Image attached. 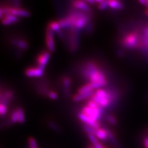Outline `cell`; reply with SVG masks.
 <instances>
[{
    "instance_id": "obj_1",
    "label": "cell",
    "mask_w": 148,
    "mask_h": 148,
    "mask_svg": "<svg viewBox=\"0 0 148 148\" xmlns=\"http://www.w3.org/2000/svg\"><path fill=\"white\" fill-rule=\"evenodd\" d=\"M83 75L89 80L94 89H99L108 83L104 72L100 70L98 65L93 62L90 61L85 64Z\"/></svg>"
},
{
    "instance_id": "obj_2",
    "label": "cell",
    "mask_w": 148,
    "mask_h": 148,
    "mask_svg": "<svg viewBox=\"0 0 148 148\" xmlns=\"http://www.w3.org/2000/svg\"><path fill=\"white\" fill-rule=\"evenodd\" d=\"M90 98L96 104L104 108H108L111 104L113 103L115 96L112 92L99 88L95 92Z\"/></svg>"
},
{
    "instance_id": "obj_3",
    "label": "cell",
    "mask_w": 148,
    "mask_h": 148,
    "mask_svg": "<svg viewBox=\"0 0 148 148\" xmlns=\"http://www.w3.org/2000/svg\"><path fill=\"white\" fill-rule=\"evenodd\" d=\"M140 40L138 32L137 31H133L123 36L121 40V44L124 48L127 49H135L140 46Z\"/></svg>"
},
{
    "instance_id": "obj_4",
    "label": "cell",
    "mask_w": 148,
    "mask_h": 148,
    "mask_svg": "<svg viewBox=\"0 0 148 148\" xmlns=\"http://www.w3.org/2000/svg\"><path fill=\"white\" fill-rule=\"evenodd\" d=\"M6 14H10L13 16L16 17H30V13L26 9H24L21 8H16V7H10V6H4L1 7L0 8V17L3 18L4 15Z\"/></svg>"
},
{
    "instance_id": "obj_5",
    "label": "cell",
    "mask_w": 148,
    "mask_h": 148,
    "mask_svg": "<svg viewBox=\"0 0 148 148\" xmlns=\"http://www.w3.org/2000/svg\"><path fill=\"white\" fill-rule=\"evenodd\" d=\"M54 32L48 25L46 29L45 42L49 52H54L55 50V44L54 41Z\"/></svg>"
},
{
    "instance_id": "obj_6",
    "label": "cell",
    "mask_w": 148,
    "mask_h": 148,
    "mask_svg": "<svg viewBox=\"0 0 148 148\" xmlns=\"http://www.w3.org/2000/svg\"><path fill=\"white\" fill-rule=\"evenodd\" d=\"M51 54L49 51H45L40 53L38 56L36 57V64L37 67L40 68L41 70L44 71L46 64L48 63L50 58Z\"/></svg>"
},
{
    "instance_id": "obj_7",
    "label": "cell",
    "mask_w": 148,
    "mask_h": 148,
    "mask_svg": "<svg viewBox=\"0 0 148 148\" xmlns=\"http://www.w3.org/2000/svg\"><path fill=\"white\" fill-rule=\"evenodd\" d=\"M78 117L84 124L88 125L92 127L95 130H98L100 128V124L99 122L95 121V120L91 119L89 117H88L87 115H86L85 114L82 113V112L78 114Z\"/></svg>"
},
{
    "instance_id": "obj_8",
    "label": "cell",
    "mask_w": 148,
    "mask_h": 148,
    "mask_svg": "<svg viewBox=\"0 0 148 148\" xmlns=\"http://www.w3.org/2000/svg\"><path fill=\"white\" fill-rule=\"evenodd\" d=\"M72 5L74 8L82 11L86 13H90L91 12V8L85 1L82 0H75L72 1Z\"/></svg>"
},
{
    "instance_id": "obj_9",
    "label": "cell",
    "mask_w": 148,
    "mask_h": 148,
    "mask_svg": "<svg viewBox=\"0 0 148 148\" xmlns=\"http://www.w3.org/2000/svg\"><path fill=\"white\" fill-rule=\"evenodd\" d=\"M25 74L29 77H40L43 75L44 71L41 70L38 67H29L25 69Z\"/></svg>"
},
{
    "instance_id": "obj_10",
    "label": "cell",
    "mask_w": 148,
    "mask_h": 148,
    "mask_svg": "<svg viewBox=\"0 0 148 148\" xmlns=\"http://www.w3.org/2000/svg\"><path fill=\"white\" fill-rule=\"evenodd\" d=\"M18 21V18L10 14H6L1 18V23L4 25H9L16 23Z\"/></svg>"
},
{
    "instance_id": "obj_11",
    "label": "cell",
    "mask_w": 148,
    "mask_h": 148,
    "mask_svg": "<svg viewBox=\"0 0 148 148\" xmlns=\"http://www.w3.org/2000/svg\"><path fill=\"white\" fill-rule=\"evenodd\" d=\"M49 27L54 32H56L57 33L58 35L61 39H64V35L62 33V30H61V27H60L59 23L58 21H51L48 24Z\"/></svg>"
},
{
    "instance_id": "obj_12",
    "label": "cell",
    "mask_w": 148,
    "mask_h": 148,
    "mask_svg": "<svg viewBox=\"0 0 148 148\" xmlns=\"http://www.w3.org/2000/svg\"><path fill=\"white\" fill-rule=\"evenodd\" d=\"M95 90H93L83 94L77 93L72 96V100L75 102H78V101H82L84 99L90 98V97L95 93Z\"/></svg>"
},
{
    "instance_id": "obj_13",
    "label": "cell",
    "mask_w": 148,
    "mask_h": 148,
    "mask_svg": "<svg viewBox=\"0 0 148 148\" xmlns=\"http://www.w3.org/2000/svg\"><path fill=\"white\" fill-rule=\"evenodd\" d=\"M11 43L14 45H15L17 48H18L21 49L25 50L29 48V44H28V43L25 40H21V39L12 40L11 41Z\"/></svg>"
},
{
    "instance_id": "obj_14",
    "label": "cell",
    "mask_w": 148,
    "mask_h": 148,
    "mask_svg": "<svg viewBox=\"0 0 148 148\" xmlns=\"http://www.w3.org/2000/svg\"><path fill=\"white\" fill-rule=\"evenodd\" d=\"M106 130H107L108 132V139L109 140V141L112 143V145L115 148H122L121 145L119 144V143L117 141L116 139H115L112 132L110 131L108 129H106Z\"/></svg>"
},
{
    "instance_id": "obj_15",
    "label": "cell",
    "mask_w": 148,
    "mask_h": 148,
    "mask_svg": "<svg viewBox=\"0 0 148 148\" xmlns=\"http://www.w3.org/2000/svg\"><path fill=\"white\" fill-rule=\"evenodd\" d=\"M63 85H64V92L67 96L70 94V87L71 85V78L68 77H65L63 78Z\"/></svg>"
},
{
    "instance_id": "obj_16",
    "label": "cell",
    "mask_w": 148,
    "mask_h": 148,
    "mask_svg": "<svg viewBox=\"0 0 148 148\" xmlns=\"http://www.w3.org/2000/svg\"><path fill=\"white\" fill-rule=\"evenodd\" d=\"M109 6L111 8L117 10H120L123 8V5L121 1L117 0H108Z\"/></svg>"
},
{
    "instance_id": "obj_17",
    "label": "cell",
    "mask_w": 148,
    "mask_h": 148,
    "mask_svg": "<svg viewBox=\"0 0 148 148\" xmlns=\"http://www.w3.org/2000/svg\"><path fill=\"white\" fill-rule=\"evenodd\" d=\"M95 136L101 140H105L108 138V132L106 129L104 128H99L96 130Z\"/></svg>"
},
{
    "instance_id": "obj_18",
    "label": "cell",
    "mask_w": 148,
    "mask_h": 148,
    "mask_svg": "<svg viewBox=\"0 0 148 148\" xmlns=\"http://www.w3.org/2000/svg\"><path fill=\"white\" fill-rule=\"evenodd\" d=\"M95 89L93 88V87H92V85L90 83H87V84H85L84 85L82 86L81 87H80L78 90L77 93H78V94L86 93V92L93 91Z\"/></svg>"
},
{
    "instance_id": "obj_19",
    "label": "cell",
    "mask_w": 148,
    "mask_h": 148,
    "mask_svg": "<svg viewBox=\"0 0 148 148\" xmlns=\"http://www.w3.org/2000/svg\"><path fill=\"white\" fill-rule=\"evenodd\" d=\"M95 1L99 10L104 11L109 7L108 1H104V0H95Z\"/></svg>"
},
{
    "instance_id": "obj_20",
    "label": "cell",
    "mask_w": 148,
    "mask_h": 148,
    "mask_svg": "<svg viewBox=\"0 0 148 148\" xmlns=\"http://www.w3.org/2000/svg\"><path fill=\"white\" fill-rule=\"evenodd\" d=\"M88 136L91 143H92V146H93L95 148H104L98 142L96 137L95 135H88Z\"/></svg>"
},
{
    "instance_id": "obj_21",
    "label": "cell",
    "mask_w": 148,
    "mask_h": 148,
    "mask_svg": "<svg viewBox=\"0 0 148 148\" xmlns=\"http://www.w3.org/2000/svg\"><path fill=\"white\" fill-rule=\"evenodd\" d=\"M82 127L85 130V132L88 133V135H93L95 136L96 130L86 124H83Z\"/></svg>"
},
{
    "instance_id": "obj_22",
    "label": "cell",
    "mask_w": 148,
    "mask_h": 148,
    "mask_svg": "<svg viewBox=\"0 0 148 148\" xmlns=\"http://www.w3.org/2000/svg\"><path fill=\"white\" fill-rule=\"evenodd\" d=\"M17 111L18 113V123H24L25 122V115L24 110L22 108H18L17 109Z\"/></svg>"
},
{
    "instance_id": "obj_23",
    "label": "cell",
    "mask_w": 148,
    "mask_h": 148,
    "mask_svg": "<svg viewBox=\"0 0 148 148\" xmlns=\"http://www.w3.org/2000/svg\"><path fill=\"white\" fill-rule=\"evenodd\" d=\"M11 122L13 123H18V113L17 109L14 110L11 115Z\"/></svg>"
},
{
    "instance_id": "obj_24",
    "label": "cell",
    "mask_w": 148,
    "mask_h": 148,
    "mask_svg": "<svg viewBox=\"0 0 148 148\" xmlns=\"http://www.w3.org/2000/svg\"><path fill=\"white\" fill-rule=\"evenodd\" d=\"M29 148H38L35 139L33 137H30L28 140Z\"/></svg>"
},
{
    "instance_id": "obj_25",
    "label": "cell",
    "mask_w": 148,
    "mask_h": 148,
    "mask_svg": "<svg viewBox=\"0 0 148 148\" xmlns=\"http://www.w3.org/2000/svg\"><path fill=\"white\" fill-rule=\"evenodd\" d=\"M106 119L109 122L110 124L113 125H115L117 123V120L114 116L112 115H108L107 117H106Z\"/></svg>"
},
{
    "instance_id": "obj_26",
    "label": "cell",
    "mask_w": 148,
    "mask_h": 148,
    "mask_svg": "<svg viewBox=\"0 0 148 148\" xmlns=\"http://www.w3.org/2000/svg\"><path fill=\"white\" fill-rule=\"evenodd\" d=\"M48 125L53 130L54 132H57V133L61 132V128H60L55 123H54L53 122H49L48 123Z\"/></svg>"
},
{
    "instance_id": "obj_27",
    "label": "cell",
    "mask_w": 148,
    "mask_h": 148,
    "mask_svg": "<svg viewBox=\"0 0 148 148\" xmlns=\"http://www.w3.org/2000/svg\"><path fill=\"white\" fill-rule=\"evenodd\" d=\"M7 112V106L3 104L0 103V115L3 116Z\"/></svg>"
},
{
    "instance_id": "obj_28",
    "label": "cell",
    "mask_w": 148,
    "mask_h": 148,
    "mask_svg": "<svg viewBox=\"0 0 148 148\" xmlns=\"http://www.w3.org/2000/svg\"><path fill=\"white\" fill-rule=\"evenodd\" d=\"M48 96L51 99H53V100H56L58 98V95L57 94V92L53 91H49L48 93Z\"/></svg>"
},
{
    "instance_id": "obj_29",
    "label": "cell",
    "mask_w": 148,
    "mask_h": 148,
    "mask_svg": "<svg viewBox=\"0 0 148 148\" xmlns=\"http://www.w3.org/2000/svg\"><path fill=\"white\" fill-rule=\"evenodd\" d=\"M143 142H144V146H145V148H148V137L147 136H146L144 138Z\"/></svg>"
},
{
    "instance_id": "obj_30",
    "label": "cell",
    "mask_w": 148,
    "mask_h": 148,
    "mask_svg": "<svg viewBox=\"0 0 148 148\" xmlns=\"http://www.w3.org/2000/svg\"><path fill=\"white\" fill-rule=\"evenodd\" d=\"M88 4H96V1H94V0H86L85 1Z\"/></svg>"
},
{
    "instance_id": "obj_31",
    "label": "cell",
    "mask_w": 148,
    "mask_h": 148,
    "mask_svg": "<svg viewBox=\"0 0 148 148\" xmlns=\"http://www.w3.org/2000/svg\"><path fill=\"white\" fill-rule=\"evenodd\" d=\"M90 148H95V147H94L93 146H90Z\"/></svg>"
}]
</instances>
